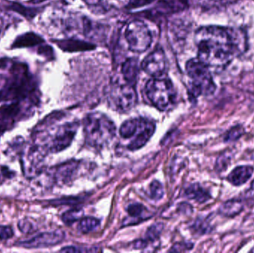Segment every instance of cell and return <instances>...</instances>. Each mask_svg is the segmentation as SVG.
Wrapping results in <instances>:
<instances>
[{
  "label": "cell",
  "mask_w": 254,
  "mask_h": 253,
  "mask_svg": "<svg viewBox=\"0 0 254 253\" xmlns=\"http://www.w3.org/2000/svg\"><path fill=\"white\" fill-rule=\"evenodd\" d=\"M163 228H164V226L161 224H155L151 226L146 232V242H150V241L153 242V241L156 240L161 235Z\"/></svg>",
  "instance_id": "25"
},
{
  "label": "cell",
  "mask_w": 254,
  "mask_h": 253,
  "mask_svg": "<svg viewBox=\"0 0 254 253\" xmlns=\"http://www.w3.org/2000/svg\"><path fill=\"white\" fill-rule=\"evenodd\" d=\"M78 163L74 160L55 166L51 170L50 176L56 184H66L74 176Z\"/></svg>",
  "instance_id": "13"
},
{
  "label": "cell",
  "mask_w": 254,
  "mask_h": 253,
  "mask_svg": "<svg viewBox=\"0 0 254 253\" xmlns=\"http://www.w3.org/2000/svg\"><path fill=\"white\" fill-rule=\"evenodd\" d=\"M99 226V220L91 218V217H86V218H81L78 224V229L82 233L86 234L96 230Z\"/></svg>",
  "instance_id": "19"
},
{
  "label": "cell",
  "mask_w": 254,
  "mask_h": 253,
  "mask_svg": "<svg viewBox=\"0 0 254 253\" xmlns=\"http://www.w3.org/2000/svg\"><path fill=\"white\" fill-rule=\"evenodd\" d=\"M145 92L151 103L161 111L169 109L176 100L173 83L163 75L150 79L146 83Z\"/></svg>",
  "instance_id": "6"
},
{
  "label": "cell",
  "mask_w": 254,
  "mask_h": 253,
  "mask_svg": "<svg viewBox=\"0 0 254 253\" xmlns=\"http://www.w3.org/2000/svg\"><path fill=\"white\" fill-rule=\"evenodd\" d=\"M185 196L188 199H192L199 203H205L211 199L210 193L198 184L190 186L185 191Z\"/></svg>",
  "instance_id": "16"
},
{
  "label": "cell",
  "mask_w": 254,
  "mask_h": 253,
  "mask_svg": "<svg viewBox=\"0 0 254 253\" xmlns=\"http://www.w3.org/2000/svg\"><path fill=\"white\" fill-rule=\"evenodd\" d=\"M125 34L128 48L136 53L146 51L152 44V34L143 21L129 22Z\"/></svg>",
  "instance_id": "7"
},
{
  "label": "cell",
  "mask_w": 254,
  "mask_h": 253,
  "mask_svg": "<svg viewBox=\"0 0 254 253\" xmlns=\"http://www.w3.org/2000/svg\"><path fill=\"white\" fill-rule=\"evenodd\" d=\"M19 228L24 233H31L34 231V226L28 220H22L19 222Z\"/></svg>",
  "instance_id": "29"
},
{
  "label": "cell",
  "mask_w": 254,
  "mask_h": 253,
  "mask_svg": "<svg viewBox=\"0 0 254 253\" xmlns=\"http://www.w3.org/2000/svg\"><path fill=\"white\" fill-rule=\"evenodd\" d=\"M46 154L41 147L35 143L23 150L21 155V165L26 178H34L40 173L42 163Z\"/></svg>",
  "instance_id": "8"
},
{
  "label": "cell",
  "mask_w": 254,
  "mask_h": 253,
  "mask_svg": "<svg viewBox=\"0 0 254 253\" xmlns=\"http://www.w3.org/2000/svg\"><path fill=\"white\" fill-rule=\"evenodd\" d=\"M138 118L130 119L122 124L120 129V135L124 138H131L137 129Z\"/></svg>",
  "instance_id": "20"
},
{
  "label": "cell",
  "mask_w": 254,
  "mask_h": 253,
  "mask_svg": "<svg viewBox=\"0 0 254 253\" xmlns=\"http://www.w3.org/2000/svg\"><path fill=\"white\" fill-rule=\"evenodd\" d=\"M13 229L10 226H0V242H6L13 236Z\"/></svg>",
  "instance_id": "27"
},
{
  "label": "cell",
  "mask_w": 254,
  "mask_h": 253,
  "mask_svg": "<svg viewBox=\"0 0 254 253\" xmlns=\"http://www.w3.org/2000/svg\"><path fill=\"white\" fill-rule=\"evenodd\" d=\"M78 128L77 122L59 126L53 135H34V143L40 145L46 153H58L71 145Z\"/></svg>",
  "instance_id": "4"
},
{
  "label": "cell",
  "mask_w": 254,
  "mask_h": 253,
  "mask_svg": "<svg viewBox=\"0 0 254 253\" xmlns=\"http://www.w3.org/2000/svg\"><path fill=\"white\" fill-rule=\"evenodd\" d=\"M38 102L12 101L0 106V134L13 129L16 123L32 115Z\"/></svg>",
  "instance_id": "5"
},
{
  "label": "cell",
  "mask_w": 254,
  "mask_h": 253,
  "mask_svg": "<svg viewBox=\"0 0 254 253\" xmlns=\"http://www.w3.org/2000/svg\"><path fill=\"white\" fill-rule=\"evenodd\" d=\"M187 74L191 80L190 93L193 98L201 95L210 96L216 92L210 68L199 59H190L186 64Z\"/></svg>",
  "instance_id": "3"
},
{
  "label": "cell",
  "mask_w": 254,
  "mask_h": 253,
  "mask_svg": "<svg viewBox=\"0 0 254 253\" xmlns=\"http://www.w3.org/2000/svg\"><path fill=\"white\" fill-rule=\"evenodd\" d=\"M192 245H191V244H177L170 250V252H182V251H188V250L192 249Z\"/></svg>",
  "instance_id": "30"
},
{
  "label": "cell",
  "mask_w": 254,
  "mask_h": 253,
  "mask_svg": "<svg viewBox=\"0 0 254 253\" xmlns=\"http://www.w3.org/2000/svg\"><path fill=\"white\" fill-rule=\"evenodd\" d=\"M231 152H226L218 157L216 163V169L221 172L225 171L229 166L231 160Z\"/></svg>",
  "instance_id": "23"
},
{
  "label": "cell",
  "mask_w": 254,
  "mask_h": 253,
  "mask_svg": "<svg viewBox=\"0 0 254 253\" xmlns=\"http://www.w3.org/2000/svg\"><path fill=\"white\" fill-rule=\"evenodd\" d=\"M148 242H146V240H138L136 241L134 244V248L136 249H140V248H146V245H147Z\"/></svg>",
  "instance_id": "32"
},
{
  "label": "cell",
  "mask_w": 254,
  "mask_h": 253,
  "mask_svg": "<svg viewBox=\"0 0 254 253\" xmlns=\"http://www.w3.org/2000/svg\"><path fill=\"white\" fill-rule=\"evenodd\" d=\"M164 196V188L159 181H154L150 185V196L154 200H160Z\"/></svg>",
  "instance_id": "26"
},
{
  "label": "cell",
  "mask_w": 254,
  "mask_h": 253,
  "mask_svg": "<svg viewBox=\"0 0 254 253\" xmlns=\"http://www.w3.org/2000/svg\"><path fill=\"white\" fill-rule=\"evenodd\" d=\"M251 187H252V188L253 189V190H254V180L253 181V182L252 183V186H251Z\"/></svg>",
  "instance_id": "34"
},
{
  "label": "cell",
  "mask_w": 254,
  "mask_h": 253,
  "mask_svg": "<svg viewBox=\"0 0 254 253\" xmlns=\"http://www.w3.org/2000/svg\"><path fill=\"white\" fill-rule=\"evenodd\" d=\"M45 0H30L29 2L31 4H39V3L43 2Z\"/></svg>",
  "instance_id": "33"
},
{
  "label": "cell",
  "mask_w": 254,
  "mask_h": 253,
  "mask_svg": "<svg viewBox=\"0 0 254 253\" xmlns=\"http://www.w3.org/2000/svg\"><path fill=\"white\" fill-rule=\"evenodd\" d=\"M14 176V173L9 168L0 165V185L4 184L7 180L11 179Z\"/></svg>",
  "instance_id": "28"
},
{
  "label": "cell",
  "mask_w": 254,
  "mask_h": 253,
  "mask_svg": "<svg viewBox=\"0 0 254 253\" xmlns=\"http://www.w3.org/2000/svg\"><path fill=\"white\" fill-rule=\"evenodd\" d=\"M244 209V203L240 199H231L224 202L219 208V213L225 218H234Z\"/></svg>",
  "instance_id": "15"
},
{
  "label": "cell",
  "mask_w": 254,
  "mask_h": 253,
  "mask_svg": "<svg viewBox=\"0 0 254 253\" xmlns=\"http://www.w3.org/2000/svg\"><path fill=\"white\" fill-rule=\"evenodd\" d=\"M254 172L253 166L243 165L234 168L227 177V181L234 187H241L252 178Z\"/></svg>",
  "instance_id": "14"
},
{
  "label": "cell",
  "mask_w": 254,
  "mask_h": 253,
  "mask_svg": "<svg viewBox=\"0 0 254 253\" xmlns=\"http://www.w3.org/2000/svg\"><path fill=\"white\" fill-rule=\"evenodd\" d=\"M127 211H128V215L131 218L137 219V218H143V215L146 212H145L146 208L143 205L140 204V203H136L129 205L128 209H127Z\"/></svg>",
  "instance_id": "24"
},
{
  "label": "cell",
  "mask_w": 254,
  "mask_h": 253,
  "mask_svg": "<svg viewBox=\"0 0 254 253\" xmlns=\"http://www.w3.org/2000/svg\"><path fill=\"white\" fill-rule=\"evenodd\" d=\"M195 43L198 59L216 71L225 69L234 57L247 49V37L243 30L216 25L197 30Z\"/></svg>",
  "instance_id": "1"
},
{
  "label": "cell",
  "mask_w": 254,
  "mask_h": 253,
  "mask_svg": "<svg viewBox=\"0 0 254 253\" xmlns=\"http://www.w3.org/2000/svg\"><path fill=\"white\" fill-rule=\"evenodd\" d=\"M245 131L244 127L241 125H236V126L231 127L224 136V141L225 143L235 142V141L240 140L242 137L244 135Z\"/></svg>",
  "instance_id": "21"
},
{
  "label": "cell",
  "mask_w": 254,
  "mask_h": 253,
  "mask_svg": "<svg viewBox=\"0 0 254 253\" xmlns=\"http://www.w3.org/2000/svg\"><path fill=\"white\" fill-rule=\"evenodd\" d=\"M155 131V124L153 122L143 117L138 118L137 129L133 135L134 138L128 144V150L135 151L142 148L152 138Z\"/></svg>",
  "instance_id": "12"
},
{
  "label": "cell",
  "mask_w": 254,
  "mask_h": 253,
  "mask_svg": "<svg viewBox=\"0 0 254 253\" xmlns=\"http://www.w3.org/2000/svg\"><path fill=\"white\" fill-rule=\"evenodd\" d=\"M84 133L88 145L100 150L113 141L116 136V127L105 114L92 113L85 118Z\"/></svg>",
  "instance_id": "2"
},
{
  "label": "cell",
  "mask_w": 254,
  "mask_h": 253,
  "mask_svg": "<svg viewBox=\"0 0 254 253\" xmlns=\"http://www.w3.org/2000/svg\"><path fill=\"white\" fill-rule=\"evenodd\" d=\"M64 239H65V233L61 230L45 232L28 240L19 242L18 246L27 248V249L49 248V247L59 245Z\"/></svg>",
  "instance_id": "10"
},
{
  "label": "cell",
  "mask_w": 254,
  "mask_h": 253,
  "mask_svg": "<svg viewBox=\"0 0 254 253\" xmlns=\"http://www.w3.org/2000/svg\"><path fill=\"white\" fill-rule=\"evenodd\" d=\"M141 68L152 77L162 76L167 68V59L164 51L156 49L151 52L142 62Z\"/></svg>",
  "instance_id": "11"
},
{
  "label": "cell",
  "mask_w": 254,
  "mask_h": 253,
  "mask_svg": "<svg viewBox=\"0 0 254 253\" xmlns=\"http://www.w3.org/2000/svg\"><path fill=\"white\" fill-rule=\"evenodd\" d=\"M110 102L117 111H129L137 102V95L133 85L129 83L117 84L112 89L110 95Z\"/></svg>",
  "instance_id": "9"
},
{
  "label": "cell",
  "mask_w": 254,
  "mask_h": 253,
  "mask_svg": "<svg viewBox=\"0 0 254 253\" xmlns=\"http://www.w3.org/2000/svg\"><path fill=\"white\" fill-rule=\"evenodd\" d=\"M83 215V212L80 209H71L67 211L63 215L62 220L67 225H71L73 223L76 222L77 220L81 218Z\"/></svg>",
  "instance_id": "22"
},
{
  "label": "cell",
  "mask_w": 254,
  "mask_h": 253,
  "mask_svg": "<svg viewBox=\"0 0 254 253\" xmlns=\"http://www.w3.org/2000/svg\"><path fill=\"white\" fill-rule=\"evenodd\" d=\"M139 72L138 61L134 58L127 59L122 67V74L127 83L134 85Z\"/></svg>",
  "instance_id": "17"
},
{
  "label": "cell",
  "mask_w": 254,
  "mask_h": 253,
  "mask_svg": "<svg viewBox=\"0 0 254 253\" xmlns=\"http://www.w3.org/2000/svg\"><path fill=\"white\" fill-rule=\"evenodd\" d=\"M0 101H1V97H0Z\"/></svg>",
  "instance_id": "35"
},
{
  "label": "cell",
  "mask_w": 254,
  "mask_h": 253,
  "mask_svg": "<svg viewBox=\"0 0 254 253\" xmlns=\"http://www.w3.org/2000/svg\"><path fill=\"white\" fill-rule=\"evenodd\" d=\"M43 40L40 36L34 33L29 32L19 36L13 42V48L32 47L42 43Z\"/></svg>",
  "instance_id": "18"
},
{
  "label": "cell",
  "mask_w": 254,
  "mask_h": 253,
  "mask_svg": "<svg viewBox=\"0 0 254 253\" xmlns=\"http://www.w3.org/2000/svg\"><path fill=\"white\" fill-rule=\"evenodd\" d=\"M61 252L65 253H79V252H87L86 250H81L80 248H76V247H66L61 250Z\"/></svg>",
  "instance_id": "31"
}]
</instances>
